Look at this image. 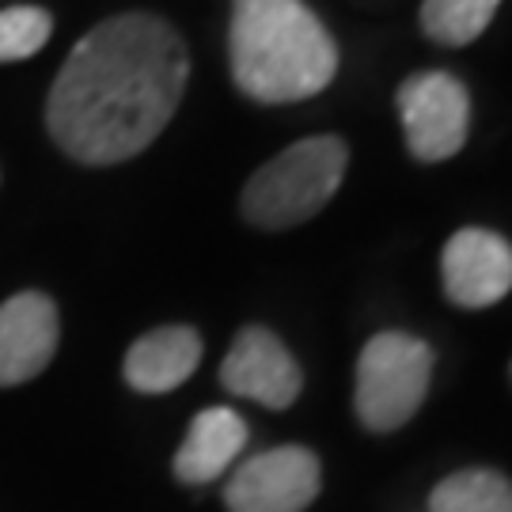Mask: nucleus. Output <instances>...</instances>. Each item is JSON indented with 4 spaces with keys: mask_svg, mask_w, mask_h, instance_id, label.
<instances>
[{
    "mask_svg": "<svg viewBox=\"0 0 512 512\" xmlns=\"http://www.w3.org/2000/svg\"><path fill=\"white\" fill-rule=\"evenodd\" d=\"M220 384L239 399L285 410L296 403L304 376L277 334H270L266 327H247L236 334V342L220 365Z\"/></svg>",
    "mask_w": 512,
    "mask_h": 512,
    "instance_id": "0eeeda50",
    "label": "nucleus"
},
{
    "mask_svg": "<svg viewBox=\"0 0 512 512\" xmlns=\"http://www.w3.org/2000/svg\"><path fill=\"white\" fill-rule=\"evenodd\" d=\"M319 497V459L300 444L243 459L224 486L228 512H304Z\"/></svg>",
    "mask_w": 512,
    "mask_h": 512,
    "instance_id": "423d86ee",
    "label": "nucleus"
},
{
    "mask_svg": "<svg viewBox=\"0 0 512 512\" xmlns=\"http://www.w3.org/2000/svg\"><path fill=\"white\" fill-rule=\"evenodd\" d=\"M190 57L179 31L160 16L103 19L61 65L46 122L80 164H122L145 152L186 92Z\"/></svg>",
    "mask_w": 512,
    "mask_h": 512,
    "instance_id": "f257e3e1",
    "label": "nucleus"
},
{
    "mask_svg": "<svg viewBox=\"0 0 512 512\" xmlns=\"http://www.w3.org/2000/svg\"><path fill=\"white\" fill-rule=\"evenodd\" d=\"M399 118L410 152L425 164H437L456 156L467 141L471 99L456 76L418 73L399 88Z\"/></svg>",
    "mask_w": 512,
    "mask_h": 512,
    "instance_id": "39448f33",
    "label": "nucleus"
},
{
    "mask_svg": "<svg viewBox=\"0 0 512 512\" xmlns=\"http://www.w3.org/2000/svg\"><path fill=\"white\" fill-rule=\"evenodd\" d=\"M429 512H512V478L486 467L456 471L433 490Z\"/></svg>",
    "mask_w": 512,
    "mask_h": 512,
    "instance_id": "f8f14e48",
    "label": "nucleus"
},
{
    "mask_svg": "<svg viewBox=\"0 0 512 512\" xmlns=\"http://www.w3.org/2000/svg\"><path fill=\"white\" fill-rule=\"evenodd\" d=\"M501 0H425L421 4V27L440 46H467L475 42Z\"/></svg>",
    "mask_w": 512,
    "mask_h": 512,
    "instance_id": "ddd939ff",
    "label": "nucleus"
},
{
    "mask_svg": "<svg viewBox=\"0 0 512 512\" xmlns=\"http://www.w3.org/2000/svg\"><path fill=\"white\" fill-rule=\"evenodd\" d=\"M54 31V19L42 8H8L0 12V61H23L38 54Z\"/></svg>",
    "mask_w": 512,
    "mask_h": 512,
    "instance_id": "4468645a",
    "label": "nucleus"
},
{
    "mask_svg": "<svg viewBox=\"0 0 512 512\" xmlns=\"http://www.w3.org/2000/svg\"><path fill=\"white\" fill-rule=\"evenodd\" d=\"M243 448H247V421L228 406H209L194 418L183 448L175 452V478L186 486H205L224 475Z\"/></svg>",
    "mask_w": 512,
    "mask_h": 512,
    "instance_id": "9b49d317",
    "label": "nucleus"
},
{
    "mask_svg": "<svg viewBox=\"0 0 512 512\" xmlns=\"http://www.w3.org/2000/svg\"><path fill=\"white\" fill-rule=\"evenodd\" d=\"M349 152L342 137L296 141L270 164H262L243 186V217L255 228H293L311 220L342 186Z\"/></svg>",
    "mask_w": 512,
    "mask_h": 512,
    "instance_id": "7ed1b4c3",
    "label": "nucleus"
},
{
    "mask_svg": "<svg viewBox=\"0 0 512 512\" xmlns=\"http://www.w3.org/2000/svg\"><path fill=\"white\" fill-rule=\"evenodd\" d=\"M440 274L452 304L490 308L512 289V243L486 228H459L444 247Z\"/></svg>",
    "mask_w": 512,
    "mask_h": 512,
    "instance_id": "6e6552de",
    "label": "nucleus"
},
{
    "mask_svg": "<svg viewBox=\"0 0 512 512\" xmlns=\"http://www.w3.org/2000/svg\"><path fill=\"white\" fill-rule=\"evenodd\" d=\"M57 308L46 293H16L0 304V387L35 380L57 353Z\"/></svg>",
    "mask_w": 512,
    "mask_h": 512,
    "instance_id": "1a4fd4ad",
    "label": "nucleus"
},
{
    "mask_svg": "<svg viewBox=\"0 0 512 512\" xmlns=\"http://www.w3.org/2000/svg\"><path fill=\"white\" fill-rule=\"evenodd\" d=\"M433 349L414 334L384 330L357 361V418L372 433L403 429L429 395Z\"/></svg>",
    "mask_w": 512,
    "mask_h": 512,
    "instance_id": "20e7f679",
    "label": "nucleus"
},
{
    "mask_svg": "<svg viewBox=\"0 0 512 512\" xmlns=\"http://www.w3.org/2000/svg\"><path fill=\"white\" fill-rule=\"evenodd\" d=\"M228 54L239 92L255 103H300L338 73V46L304 0H236Z\"/></svg>",
    "mask_w": 512,
    "mask_h": 512,
    "instance_id": "f03ea898",
    "label": "nucleus"
},
{
    "mask_svg": "<svg viewBox=\"0 0 512 512\" xmlns=\"http://www.w3.org/2000/svg\"><path fill=\"white\" fill-rule=\"evenodd\" d=\"M202 361V338L190 327H160L137 338L126 353V384L145 395H164L175 391L194 376Z\"/></svg>",
    "mask_w": 512,
    "mask_h": 512,
    "instance_id": "9d476101",
    "label": "nucleus"
}]
</instances>
